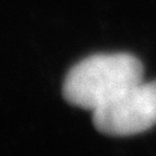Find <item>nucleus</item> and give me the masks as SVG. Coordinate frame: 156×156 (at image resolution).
I'll return each instance as SVG.
<instances>
[{
	"label": "nucleus",
	"mask_w": 156,
	"mask_h": 156,
	"mask_svg": "<svg viewBox=\"0 0 156 156\" xmlns=\"http://www.w3.org/2000/svg\"><path fill=\"white\" fill-rule=\"evenodd\" d=\"M143 65L130 53H99L68 72L62 95L69 104L94 112L133 85L142 82Z\"/></svg>",
	"instance_id": "obj_1"
},
{
	"label": "nucleus",
	"mask_w": 156,
	"mask_h": 156,
	"mask_svg": "<svg viewBox=\"0 0 156 156\" xmlns=\"http://www.w3.org/2000/svg\"><path fill=\"white\" fill-rule=\"evenodd\" d=\"M96 130L107 135H135L156 125V81L139 82L92 112Z\"/></svg>",
	"instance_id": "obj_2"
}]
</instances>
